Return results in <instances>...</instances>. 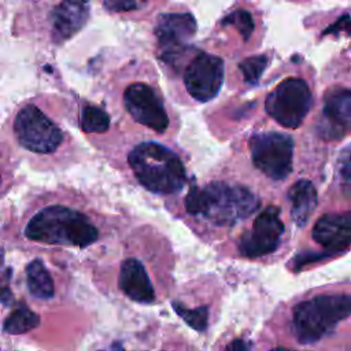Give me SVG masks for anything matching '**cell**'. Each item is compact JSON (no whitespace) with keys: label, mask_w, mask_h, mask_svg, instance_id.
Listing matches in <instances>:
<instances>
[{"label":"cell","mask_w":351,"mask_h":351,"mask_svg":"<svg viewBox=\"0 0 351 351\" xmlns=\"http://www.w3.org/2000/svg\"><path fill=\"white\" fill-rule=\"evenodd\" d=\"M223 82V62L221 58L202 52L185 69L184 84L188 93L197 101L214 99Z\"/></svg>","instance_id":"8"},{"label":"cell","mask_w":351,"mask_h":351,"mask_svg":"<svg viewBox=\"0 0 351 351\" xmlns=\"http://www.w3.org/2000/svg\"><path fill=\"white\" fill-rule=\"evenodd\" d=\"M258 206L259 200L250 189L222 181L203 188L193 186L185 197V208L191 215L202 217L217 226H232L250 217Z\"/></svg>","instance_id":"1"},{"label":"cell","mask_w":351,"mask_h":351,"mask_svg":"<svg viewBox=\"0 0 351 351\" xmlns=\"http://www.w3.org/2000/svg\"><path fill=\"white\" fill-rule=\"evenodd\" d=\"M222 25L234 26L244 40H248L254 32V19L245 10H236L222 19Z\"/></svg>","instance_id":"22"},{"label":"cell","mask_w":351,"mask_h":351,"mask_svg":"<svg viewBox=\"0 0 351 351\" xmlns=\"http://www.w3.org/2000/svg\"><path fill=\"white\" fill-rule=\"evenodd\" d=\"M284 223L278 207H266L254 221L252 229L244 233L239 241V250L244 256L258 258L277 250Z\"/></svg>","instance_id":"9"},{"label":"cell","mask_w":351,"mask_h":351,"mask_svg":"<svg viewBox=\"0 0 351 351\" xmlns=\"http://www.w3.org/2000/svg\"><path fill=\"white\" fill-rule=\"evenodd\" d=\"M250 346H247L243 340H234L232 344L228 346V350H247Z\"/></svg>","instance_id":"26"},{"label":"cell","mask_w":351,"mask_h":351,"mask_svg":"<svg viewBox=\"0 0 351 351\" xmlns=\"http://www.w3.org/2000/svg\"><path fill=\"white\" fill-rule=\"evenodd\" d=\"M26 280L27 288L34 298L51 299L53 296V280L43 261L34 259L26 266Z\"/></svg>","instance_id":"17"},{"label":"cell","mask_w":351,"mask_h":351,"mask_svg":"<svg viewBox=\"0 0 351 351\" xmlns=\"http://www.w3.org/2000/svg\"><path fill=\"white\" fill-rule=\"evenodd\" d=\"M313 104L311 90L300 78H287L280 82L265 101L266 112L287 129L300 126Z\"/></svg>","instance_id":"5"},{"label":"cell","mask_w":351,"mask_h":351,"mask_svg":"<svg viewBox=\"0 0 351 351\" xmlns=\"http://www.w3.org/2000/svg\"><path fill=\"white\" fill-rule=\"evenodd\" d=\"M351 132V90L347 88H332L324 99V118L321 134L333 140Z\"/></svg>","instance_id":"12"},{"label":"cell","mask_w":351,"mask_h":351,"mask_svg":"<svg viewBox=\"0 0 351 351\" xmlns=\"http://www.w3.org/2000/svg\"><path fill=\"white\" fill-rule=\"evenodd\" d=\"M110 128L108 114L96 107L86 106L81 112V129L85 133H104Z\"/></svg>","instance_id":"19"},{"label":"cell","mask_w":351,"mask_h":351,"mask_svg":"<svg viewBox=\"0 0 351 351\" xmlns=\"http://www.w3.org/2000/svg\"><path fill=\"white\" fill-rule=\"evenodd\" d=\"M14 133L23 148L36 154H51L63 141L59 126L33 104L19 110L14 121Z\"/></svg>","instance_id":"7"},{"label":"cell","mask_w":351,"mask_h":351,"mask_svg":"<svg viewBox=\"0 0 351 351\" xmlns=\"http://www.w3.org/2000/svg\"><path fill=\"white\" fill-rule=\"evenodd\" d=\"M89 18V0H63L52 12L51 34L58 44L78 33Z\"/></svg>","instance_id":"14"},{"label":"cell","mask_w":351,"mask_h":351,"mask_svg":"<svg viewBox=\"0 0 351 351\" xmlns=\"http://www.w3.org/2000/svg\"><path fill=\"white\" fill-rule=\"evenodd\" d=\"M195 33L196 21L192 14L160 15L155 27V36L162 49L160 59L167 63H173Z\"/></svg>","instance_id":"11"},{"label":"cell","mask_w":351,"mask_h":351,"mask_svg":"<svg viewBox=\"0 0 351 351\" xmlns=\"http://www.w3.org/2000/svg\"><path fill=\"white\" fill-rule=\"evenodd\" d=\"M25 236L47 244L86 247L97 240L99 232L82 213L55 204L32 217L25 228Z\"/></svg>","instance_id":"3"},{"label":"cell","mask_w":351,"mask_h":351,"mask_svg":"<svg viewBox=\"0 0 351 351\" xmlns=\"http://www.w3.org/2000/svg\"><path fill=\"white\" fill-rule=\"evenodd\" d=\"M337 180L343 193L351 196V149L343 152L337 160Z\"/></svg>","instance_id":"23"},{"label":"cell","mask_w":351,"mask_h":351,"mask_svg":"<svg viewBox=\"0 0 351 351\" xmlns=\"http://www.w3.org/2000/svg\"><path fill=\"white\" fill-rule=\"evenodd\" d=\"M340 33H346V34H351V16L344 15L341 18H339L333 25H330L322 34H340Z\"/></svg>","instance_id":"25"},{"label":"cell","mask_w":351,"mask_h":351,"mask_svg":"<svg viewBox=\"0 0 351 351\" xmlns=\"http://www.w3.org/2000/svg\"><path fill=\"white\" fill-rule=\"evenodd\" d=\"M313 239L325 252L347 251L351 247V211L322 215L313 228Z\"/></svg>","instance_id":"13"},{"label":"cell","mask_w":351,"mask_h":351,"mask_svg":"<svg viewBox=\"0 0 351 351\" xmlns=\"http://www.w3.org/2000/svg\"><path fill=\"white\" fill-rule=\"evenodd\" d=\"M118 285L121 291L134 302L151 303L155 299V291L147 270L136 258H128L121 263Z\"/></svg>","instance_id":"15"},{"label":"cell","mask_w":351,"mask_h":351,"mask_svg":"<svg viewBox=\"0 0 351 351\" xmlns=\"http://www.w3.org/2000/svg\"><path fill=\"white\" fill-rule=\"evenodd\" d=\"M128 162L137 181L149 192L176 193L186 182V171L180 156L159 143H140L129 152Z\"/></svg>","instance_id":"2"},{"label":"cell","mask_w":351,"mask_h":351,"mask_svg":"<svg viewBox=\"0 0 351 351\" xmlns=\"http://www.w3.org/2000/svg\"><path fill=\"white\" fill-rule=\"evenodd\" d=\"M288 199L291 203V217L292 221L303 228L317 206V191L311 181L299 180L288 191Z\"/></svg>","instance_id":"16"},{"label":"cell","mask_w":351,"mask_h":351,"mask_svg":"<svg viewBox=\"0 0 351 351\" xmlns=\"http://www.w3.org/2000/svg\"><path fill=\"white\" fill-rule=\"evenodd\" d=\"M40 317L27 307H19L14 310L4 321L3 329L10 335H21L38 326Z\"/></svg>","instance_id":"18"},{"label":"cell","mask_w":351,"mask_h":351,"mask_svg":"<svg viewBox=\"0 0 351 351\" xmlns=\"http://www.w3.org/2000/svg\"><path fill=\"white\" fill-rule=\"evenodd\" d=\"M145 1L147 0H104V5L110 11L122 12L140 8Z\"/></svg>","instance_id":"24"},{"label":"cell","mask_w":351,"mask_h":351,"mask_svg":"<svg viewBox=\"0 0 351 351\" xmlns=\"http://www.w3.org/2000/svg\"><path fill=\"white\" fill-rule=\"evenodd\" d=\"M254 166L271 180H284L292 171L293 140L284 133L259 132L250 138Z\"/></svg>","instance_id":"6"},{"label":"cell","mask_w":351,"mask_h":351,"mask_svg":"<svg viewBox=\"0 0 351 351\" xmlns=\"http://www.w3.org/2000/svg\"><path fill=\"white\" fill-rule=\"evenodd\" d=\"M266 66H267V58L265 55H256V56L247 58L239 64V67L243 73L244 81L250 85L258 84Z\"/></svg>","instance_id":"21"},{"label":"cell","mask_w":351,"mask_h":351,"mask_svg":"<svg viewBox=\"0 0 351 351\" xmlns=\"http://www.w3.org/2000/svg\"><path fill=\"white\" fill-rule=\"evenodd\" d=\"M174 311L195 330L203 332L208 324V308L206 306H200L196 308H186L180 302H173Z\"/></svg>","instance_id":"20"},{"label":"cell","mask_w":351,"mask_h":351,"mask_svg":"<svg viewBox=\"0 0 351 351\" xmlns=\"http://www.w3.org/2000/svg\"><path fill=\"white\" fill-rule=\"evenodd\" d=\"M351 315V295H319L295 306L292 332L300 344H313Z\"/></svg>","instance_id":"4"},{"label":"cell","mask_w":351,"mask_h":351,"mask_svg":"<svg viewBox=\"0 0 351 351\" xmlns=\"http://www.w3.org/2000/svg\"><path fill=\"white\" fill-rule=\"evenodd\" d=\"M123 101L128 112L136 122L158 133H162L167 129V112L160 97L149 85L143 82L129 85L125 89Z\"/></svg>","instance_id":"10"}]
</instances>
